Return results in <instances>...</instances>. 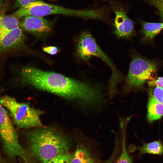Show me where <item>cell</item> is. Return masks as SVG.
<instances>
[{"instance_id": "1", "label": "cell", "mask_w": 163, "mask_h": 163, "mask_svg": "<svg viewBox=\"0 0 163 163\" xmlns=\"http://www.w3.org/2000/svg\"><path fill=\"white\" fill-rule=\"evenodd\" d=\"M19 75L22 82L25 85L86 105L96 106L104 100L103 90L98 85L30 66L23 67Z\"/></svg>"}, {"instance_id": "2", "label": "cell", "mask_w": 163, "mask_h": 163, "mask_svg": "<svg viewBox=\"0 0 163 163\" xmlns=\"http://www.w3.org/2000/svg\"><path fill=\"white\" fill-rule=\"evenodd\" d=\"M27 150L41 163H47L59 154L69 151L71 142L59 131L45 126L29 131L26 133Z\"/></svg>"}, {"instance_id": "3", "label": "cell", "mask_w": 163, "mask_h": 163, "mask_svg": "<svg viewBox=\"0 0 163 163\" xmlns=\"http://www.w3.org/2000/svg\"><path fill=\"white\" fill-rule=\"evenodd\" d=\"M60 14L76 17L86 19L102 21L105 13L101 7L83 9H74L48 4L38 0L20 8L11 14L18 19L27 15L43 17L51 14Z\"/></svg>"}, {"instance_id": "4", "label": "cell", "mask_w": 163, "mask_h": 163, "mask_svg": "<svg viewBox=\"0 0 163 163\" xmlns=\"http://www.w3.org/2000/svg\"><path fill=\"white\" fill-rule=\"evenodd\" d=\"M76 53L78 57L83 61L89 60L92 57L99 58L110 68L111 75L107 87L109 97L113 98L118 94V84L124 79L123 75L118 69L110 58L97 45L94 38L87 30L83 32L79 37L77 44Z\"/></svg>"}, {"instance_id": "5", "label": "cell", "mask_w": 163, "mask_h": 163, "mask_svg": "<svg viewBox=\"0 0 163 163\" xmlns=\"http://www.w3.org/2000/svg\"><path fill=\"white\" fill-rule=\"evenodd\" d=\"M0 136L4 152L9 161L19 157L24 163H33V158L20 144L8 112L0 103Z\"/></svg>"}, {"instance_id": "6", "label": "cell", "mask_w": 163, "mask_h": 163, "mask_svg": "<svg viewBox=\"0 0 163 163\" xmlns=\"http://www.w3.org/2000/svg\"><path fill=\"white\" fill-rule=\"evenodd\" d=\"M0 103L9 111L14 123L18 129L44 126L40 120L44 112L31 106L28 103H19L14 97H0Z\"/></svg>"}, {"instance_id": "7", "label": "cell", "mask_w": 163, "mask_h": 163, "mask_svg": "<svg viewBox=\"0 0 163 163\" xmlns=\"http://www.w3.org/2000/svg\"><path fill=\"white\" fill-rule=\"evenodd\" d=\"M157 67V64L154 62L138 55H133L121 91L123 94L141 88L147 80L155 79Z\"/></svg>"}, {"instance_id": "8", "label": "cell", "mask_w": 163, "mask_h": 163, "mask_svg": "<svg viewBox=\"0 0 163 163\" xmlns=\"http://www.w3.org/2000/svg\"><path fill=\"white\" fill-rule=\"evenodd\" d=\"M111 11L114 13L115 18L113 24V34L118 38L129 39L134 35L133 23L129 17L124 4L117 0H106Z\"/></svg>"}, {"instance_id": "9", "label": "cell", "mask_w": 163, "mask_h": 163, "mask_svg": "<svg viewBox=\"0 0 163 163\" xmlns=\"http://www.w3.org/2000/svg\"><path fill=\"white\" fill-rule=\"evenodd\" d=\"M19 27L24 30L37 35H42L51 30L52 22L42 17L27 15L21 18Z\"/></svg>"}, {"instance_id": "10", "label": "cell", "mask_w": 163, "mask_h": 163, "mask_svg": "<svg viewBox=\"0 0 163 163\" xmlns=\"http://www.w3.org/2000/svg\"><path fill=\"white\" fill-rule=\"evenodd\" d=\"M25 36L18 27L10 31L0 34V51L18 49L24 44Z\"/></svg>"}, {"instance_id": "11", "label": "cell", "mask_w": 163, "mask_h": 163, "mask_svg": "<svg viewBox=\"0 0 163 163\" xmlns=\"http://www.w3.org/2000/svg\"><path fill=\"white\" fill-rule=\"evenodd\" d=\"M70 163H99L88 145L85 144L77 146L72 155Z\"/></svg>"}, {"instance_id": "12", "label": "cell", "mask_w": 163, "mask_h": 163, "mask_svg": "<svg viewBox=\"0 0 163 163\" xmlns=\"http://www.w3.org/2000/svg\"><path fill=\"white\" fill-rule=\"evenodd\" d=\"M163 116V104L157 100L150 92L147 106V119L149 123L158 120Z\"/></svg>"}, {"instance_id": "13", "label": "cell", "mask_w": 163, "mask_h": 163, "mask_svg": "<svg viewBox=\"0 0 163 163\" xmlns=\"http://www.w3.org/2000/svg\"><path fill=\"white\" fill-rule=\"evenodd\" d=\"M127 124L125 123L120 124L119 136L121 151L116 163H132L133 159L127 150L126 143V128Z\"/></svg>"}, {"instance_id": "14", "label": "cell", "mask_w": 163, "mask_h": 163, "mask_svg": "<svg viewBox=\"0 0 163 163\" xmlns=\"http://www.w3.org/2000/svg\"><path fill=\"white\" fill-rule=\"evenodd\" d=\"M19 27V19L11 14L0 16V34L10 31Z\"/></svg>"}, {"instance_id": "15", "label": "cell", "mask_w": 163, "mask_h": 163, "mask_svg": "<svg viewBox=\"0 0 163 163\" xmlns=\"http://www.w3.org/2000/svg\"><path fill=\"white\" fill-rule=\"evenodd\" d=\"M163 29V21L160 23L143 22L142 30L146 40H152Z\"/></svg>"}, {"instance_id": "16", "label": "cell", "mask_w": 163, "mask_h": 163, "mask_svg": "<svg viewBox=\"0 0 163 163\" xmlns=\"http://www.w3.org/2000/svg\"><path fill=\"white\" fill-rule=\"evenodd\" d=\"M135 149H137L142 154L160 155L163 152V146L160 142L156 141L144 144L140 147H136Z\"/></svg>"}, {"instance_id": "17", "label": "cell", "mask_w": 163, "mask_h": 163, "mask_svg": "<svg viewBox=\"0 0 163 163\" xmlns=\"http://www.w3.org/2000/svg\"><path fill=\"white\" fill-rule=\"evenodd\" d=\"M72 155L69 152L62 153L47 163H70ZM0 163H7L3 158L0 159Z\"/></svg>"}, {"instance_id": "18", "label": "cell", "mask_w": 163, "mask_h": 163, "mask_svg": "<svg viewBox=\"0 0 163 163\" xmlns=\"http://www.w3.org/2000/svg\"><path fill=\"white\" fill-rule=\"evenodd\" d=\"M150 91L154 97L163 104V88L159 86H155Z\"/></svg>"}, {"instance_id": "19", "label": "cell", "mask_w": 163, "mask_h": 163, "mask_svg": "<svg viewBox=\"0 0 163 163\" xmlns=\"http://www.w3.org/2000/svg\"><path fill=\"white\" fill-rule=\"evenodd\" d=\"M40 0H15L12 7L13 9L25 7L31 3Z\"/></svg>"}, {"instance_id": "20", "label": "cell", "mask_w": 163, "mask_h": 163, "mask_svg": "<svg viewBox=\"0 0 163 163\" xmlns=\"http://www.w3.org/2000/svg\"><path fill=\"white\" fill-rule=\"evenodd\" d=\"M147 84L151 87L158 86L163 88V77H159L157 79L148 81Z\"/></svg>"}, {"instance_id": "21", "label": "cell", "mask_w": 163, "mask_h": 163, "mask_svg": "<svg viewBox=\"0 0 163 163\" xmlns=\"http://www.w3.org/2000/svg\"><path fill=\"white\" fill-rule=\"evenodd\" d=\"M43 51L51 55L56 54L59 51V48L55 46H51L43 48Z\"/></svg>"}, {"instance_id": "22", "label": "cell", "mask_w": 163, "mask_h": 163, "mask_svg": "<svg viewBox=\"0 0 163 163\" xmlns=\"http://www.w3.org/2000/svg\"><path fill=\"white\" fill-rule=\"evenodd\" d=\"M3 5V0H0V16L1 15Z\"/></svg>"}, {"instance_id": "23", "label": "cell", "mask_w": 163, "mask_h": 163, "mask_svg": "<svg viewBox=\"0 0 163 163\" xmlns=\"http://www.w3.org/2000/svg\"><path fill=\"white\" fill-rule=\"evenodd\" d=\"M92 0V1H94V0Z\"/></svg>"}]
</instances>
